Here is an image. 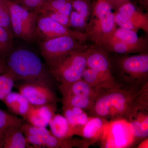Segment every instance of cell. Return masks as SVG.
<instances>
[{"label": "cell", "mask_w": 148, "mask_h": 148, "mask_svg": "<svg viewBox=\"0 0 148 148\" xmlns=\"http://www.w3.org/2000/svg\"><path fill=\"white\" fill-rule=\"evenodd\" d=\"M148 82L140 88L119 87L104 89L88 111L91 116L130 121L141 111L148 110Z\"/></svg>", "instance_id": "6da1fadb"}, {"label": "cell", "mask_w": 148, "mask_h": 148, "mask_svg": "<svg viewBox=\"0 0 148 148\" xmlns=\"http://www.w3.org/2000/svg\"><path fill=\"white\" fill-rule=\"evenodd\" d=\"M1 58H1L4 66L3 73L8 75L14 82L42 81L50 84L47 68L32 51L13 48Z\"/></svg>", "instance_id": "7a4b0ae2"}, {"label": "cell", "mask_w": 148, "mask_h": 148, "mask_svg": "<svg viewBox=\"0 0 148 148\" xmlns=\"http://www.w3.org/2000/svg\"><path fill=\"white\" fill-rule=\"evenodd\" d=\"M89 47L73 50L48 66L50 75L61 84L71 83L82 78L86 67Z\"/></svg>", "instance_id": "3957f363"}, {"label": "cell", "mask_w": 148, "mask_h": 148, "mask_svg": "<svg viewBox=\"0 0 148 148\" xmlns=\"http://www.w3.org/2000/svg\"><path fill=\"white\" fill-rule=\"evenodd\" d=\"M92 16L86 34L96 45L101 46L105 38L116 28L112 8L107 0H97L92 5Z\"/></svg>", "instance_id": "277c9868"}, {"label": "cell", "mask_w": 148, "mask_h": 148, "mask_svg": "<svg viewBox=\"0 0 148 148\" xmlns=\"http://www.w3.org/2000/svg\"><path fill=\"white\" fill-rule=\"evenodd\" d=\"M117 63L120 75L130 87L140 88L148 82L147 53L123 56Z\"/></svg>", "instance_id": "5b68a950"}, {"label": "cell", "mask_w": 148, "mask_h": 148, "mask_svg": "<svg viewBox=\"0 0 148 148\" xmlns=\"http://www.w3.org/2000/svg\"><path fill=\"white\" fill-rule=\"evenodd\" d=\"M99 142L104 148H128L135 143L129 122L123 119L108 121Z\"/></svg>", "instance_id": "8992f818"}, {"label": "cell", "mask_w": 148, "mask_h": 148, "mask_svg": "<svg viewBox=\"0 0 148 148\" xmlns=\"http://www.w3.org/2000/svg\"><path fill=\"white\" fill-rule=\"evenodd\" d=\"M83 43L70 36L56 37L40 42V53L48 67L72 51L87 48Z\"/></svg>", "instance_id": "52a82bcc"}, {"label": "cell", "mask_w": 148, "mask_h": 148, "mask_svg": "<svg viewBox=\"0 0 148 148\" xmlns=\"http://www.w3.org/2000/svg\"><path fill=\"white\" fill-rule=\"evenodd\" d=\"M36 34L37 37H39L42 40L62 36H70L84 42L88 39L85 33L72 30L42 14L37 19Z\"/></svg>", "instance_id": "ba28073f"}, {"label": "cell", "mask_w": 148, "mask_h": 148, "mask_svg": "<svg viewBox=\"0 0 148 148\" xmlns=\"http://www.w3.org/2000/svg\"><path fill=\"white\" fill-rule=\"evenodd\" d=\"M18 92L31 105L42 106L56 103L57 97L50 85L42 81L24 82L18 86Z\"/></svg>", "instance_id": "9c48e42d"}, {"label": "cell", "mask_w": 148, "mask_h": 148, "mask_svg": "<svg viewBox=\"0 0 148 148\" xmlns=\"http://www.w3.org/2000/svg\"><path fill=\"white\" fill-rule=\"evenodd\" d=\"M86 66L97 72L113 88L121 85L115 79L112 71L110 61L107 53L103 49L89 47Z\"/></svg>", "instance_id": "30bf717a"}, {"label": "cell", "mask_w": 148, "mask_h": 148, "mask_svg": "<svg viewBox=\"0 0 148 148\" xmlns=\"http://www.w3.org/2000/svg\"><path fill=\"white\" fill-rule=\"evenodd\" d=\"M108 121L100 117L89 116L88 121L79 130L76 135L82 138L85 148L100 141Z\"/></svg>", "instance_id": "8fae6325"}, {"label": "cell", "mask_w": 148, "mask_h": 148, "mask_svg": "<svg viewBox=\"0 0 148 148\" xmlns=\"http://www.w3.org/2000/svg\"><path fill=\"white\" fill-rule=\"evenodd\" d=\"M56 103L34 106L30 107L24 119L32 125L38 127H46L56 114Z\"/></svg>", "instance_id": "7c38bea8"}, {"label": "cell", "mask_w": 148, "mask_h": 148, "mask_svg": "<svg viewBox=\"0 0 148 148\" xmlns=\"http://www.w3.org/2000/svg\"><path fill=\"white\" fill-rule=\"evenodd\" d=\"M58 88L63 96L79 95L95 99L104 90L92 87L82 78L71 83L60 84Z\"/></svg>", "instance_id": "4fadbf2b"}, {"label": "cell", "mask_w": 148, "mask_h": 148, "mask_svg": "<svg viewBox=\"0 0 148 148\" xmlns=\"http://www.w3.org/2000/svg\"><path fill=\"white\" fill-rule=\"evenodd\" d=\"M116 11L129 18L138 30L143 29L148 33V14L140 11L130 1L121 5Z\"/></svg>", "instance_id": "5bb4252c"}, {"label": "cell", "mask_w": 148, "mask_h": 148, "mask_svg": "<svg viewBox=\"0 0 148 148\" xmlns=\"http://www.w3.org/2000/svg\"><path fill=\"white\" fill-rule=\"evenodd\" d=\"M113 42H120L129 44L147 45L146 40L138 36L137 32L120 27L116 28L103 40L101 46L105 43Z\"/></svg>", "instance_id": "9a60e30c"}, {"label": "cell", "mask_w": 148, "mask_h": 148, "mask_svg": "<svg viewBox=\"0 0 148 148\" xmlns=\"http://www.w3.org/2000/svg\"><path fill=\"white\" fill-rule=\"evenodd\" d=\"M1 101L13 113L25 118L29 110L30 104L20 92L11 91Z\"/></svg>", "instance_id": "2e32d148"}, {"label": "cell", "mask_w": 148, "mask_h": 148, "mask_svg": "<svg viewBox=\"0 0 148 148\" xmlns=\"http://www.w3.org/2000/svg\"><path fill=\"white\" fill-rule=\"evenodd\" d=\"M48 125L50 127L51 132L57 138L69 139L75 135L73 127L64 116L55 114Z\"/></svg>", "instance_id": "e0dca14e"}, {"label": "cell", "mask_w": 148, "mask_h": 148, "mask_svg": "<svg viewBox=\"0 0 148 148\" xmlns=\"http://www.w3.org/2000/svg\"><path fill=\"white\" fill-rule=\"evenodd\" d=\"M32 148L28 145L20 127L9 130L3 134L0 148Z\"/></svg>", "instance_id": "ac0fdd59"}, {"label": "cell", "mask_w": 148, "mask_h": 148, "mask_svg": "<svg viewBox=\"0 0 148 148\" xmlns=\"http://www.w3.org/2000/svg\"><path fill=\"white\" fill-rule=\"evenodd\" d=\"M62 108L64 116L73 127L75 135L76 132L87 122L89 116L84 110L78 107L63 106Z\"/></svg>", "instance_id": "d6986e66"}, {"label": "cell", "mask_w": 148, "mask_h": 148, "mask_svg": "<svg viewBox=\"0 0 148 148\" xmlns=\"http://www.w3.org/2000/svg\"><path fill=\"white\" fill-rule=\"evenodd\" d=\"M148 110L141 111L129 121L131 130L135 139L136 140H144L148 136Z\"/></svg>", "instance_id": "ffe728a7"}, {"label": "cell", "mask_w": 148, "mask_h": 148, "mask_svg": "<svg viewBox=\"0 0 148 148\" xmlns=\"http://www.w3.org/2000/svg\"><path fill=\"white\" fill-rule=\"evenodd\" d=\"M109 51L119 54L130 53H145L147 45H145L129 44L120 42L105 43L102 45Z\"/></svg>", "instance_id": "44dd1931"}, {"label": "cell", "mask_w": 148, "mask_h": 148, "mask_svg": "<svg viewBox=\"0 0 148 148\" xmlns=\"http://www.w3.org/2000/svg\"><path fill=\"white\" fill-rule=\"evenodd\" d=\"M95 98L79 95L63 96V106L78 107L84 111H88L91 108Z\"/></svg>", "instance_id": "7402d4cb"}, {"label": "cell", "mask_w": 148, "mask_h": 148, "mask_svg": "<svg viewBox=\"0 0 148 148\" xmlns=\"http://www.w3.org/2000/svg\"><path fill=\"white\" fill-rule=\"evenodd\" d=\"M82 79L92 87L100 89H110L112 87L94 70L86 67L83 73Z\"/></svg>", "instance_id": "603a6c76"}, {"label": "cell", "mask_w": 148, "mask_h": 148, "mask_svg": "<svg viewBox=\"0 0 148 148\" xmlns=\"http://www.w3.org/2000/svg\"><path fill=\"white\" fill-rule=\"evenodd\" d=\"M22 120L0 109V132L3 134L9 130L20 127Z\"/></svg>", "instance_id": "cb8c5ba5"}, {"label": "cell", "mask_w": 148, "mask_h": 148, "mask_svg": "<svg viewBox=\"0 0 148 148\" xmlns=\"http://www.w3.org/2000/svg\"><path fill=\"white\" fill-rule=\"evenodd\" d=\"M13 37L5 29L0 27V50L2 53L1 57L4 56L14 48Z\"/></svg>", "instance_id": "d4e9b609"}, {"label": "cell", "mask_w": 148, "mask_h": 148, "mask_svg": "<svg viewBox=\"0 0 148 148\" xmlns=\"http://www.w3.org/2000/svg\"><path fill=\"white\" fill-rule=\"evenodd\" d=\"M70 0H47L44 3L38 13L42 14L51 12L58 11Z\"/></svg>", "instance_id": "484cf974"}, {"label": "cell", "mask_w": 148, "mask_h": 148, "mask_svg": "<svg viewBox=\"0 0 148 148\" xmlns=\"http://www.w3.org/2000/svg\"><path fill=\"white\" fill-rule=\"evenodd\" d=\"M0 27L5 29L11 36L13 37L14 35L11 24L10 12L7 3L0 9Z\"/></svg>", "instance_id": "4316f807"}, {"label": "cell", "mask_w": 148, "mask_h": 148, "mask_svg": "<svg viewBox=\"0 0 148 148\" xmlns=\"http://www.w3.org/2000/svg\"><path fill=\"white\" fill-rule=\"evenodd\" d=\"M73 8L87 19L90 14V4L88 0H72Z\"/></svg>", "instance_id": "83f0119b"}, {"label": "cell", "mask_w": 148, "mask_h": 148, "mask_svg": "<svg viewBox=\"0 0 148 148\" xmlns=\"http://www.w3.org/2000/svg\"><path fill=\"white\" fill-rule=\"evenodd\" d=\"M69 19L70 27L80 29L87 27V19L77 11H72L69 16Z\"/></svg>", "instance_id": "f1b7e54d"}, {"label": "cell", "mask_w": 148, "mask_h": 148, "mask_svg": "<svg viewBox=\"0 0 148 148\" xmlns=\"http://www.w3.org/2000/svg\"><path fill=\"white\" fill-rule=\"evenodd\" d=\"M114 14V18L116 24L118 25L120 28L129 29L137 32L138 29L133 25L131 21L126 16L120 13L117 11Z\"/></svg>", "instance_id": "f546056e"}, {"label": "cell", "mask_w": 148, "mask_h": 148, "mask_svg": "<svg viewBox=\"0 0 148 148\" xmlns=\"http://www.w3.org/2000/svg\"><path fill=\"white\" fill-rule=\"evenodd\" d=\"M47 0H18V4L27 10L38 13Z\"/></svg>", "instance_id": "4dcf8cb0"}, {"label": "cell", "mask_w": 148, "mask_h": 148, "mask_svg": "<svg viewBox=\"0 0 148 148\" xmlns=\"http://www.w3.org/2000/svg\"><path fill=\"white\" fill-rule=\"evenodd\" d=\"M42 14L49 16L51 18L57 21L58 23L63 24L64 26L68 27H70L69 16L64 15L60 13L59 12H51Z\"/></svg>", "instance_id": "1f68e13d"}, {"label": "cell", "mask_w": 148, "mask_h": 148, "mask_svg": "<svg viewBox=\"0 0 148 148\" xmlns=\"http://www.w3.org/2000/svg\"><path fill=\"white\" fill-rule=\"evenodd\" d=\"M27 143L30 147H45L42 139L35 135L24 134Z\"/></svg>", "instance_id": "d6a6232c"}, {"label": "cell", "mask_w": 148, "mask_h": 148, "mask_svg": "<svg viewBox=\"0 0 148 148\" xmlns=\"http://www.w3.org/2000/svg\"><path fill=\"white\" fill-rule=\"evenodd\" d=\"M15 82L13 80L0 86V100L2 101L8 93L11 92Z\"/></svg>", "instance_id": "836d02e7"}, {"label": "cell", "mask_w": 148, "mask_h": 148, "mask_svg": "<svg viewBox=\"0 0 148 148\" xmlns=\"http://www.w3.org/2000/svg\"><path fill=\"white\" fill-rule=\"evenodd\" d=\"M72 0H70L68 2L66 3L64 6L61 8L58 12L66 16H70L71 12L73 6H72Z\"/></svg>", "instance_id": "e575fe53"}, {"label": "cell", "mask_w": 148, "mask_h": 148, "mask_svg": "<svg viewBox=\"0 0 148 148\" xmlns=\"http://www.w3.org/2000/svg\"><path fill=\"white\" fill-rule=\"evenodd\" d=\"M129 1L130 0H107L110 4L112 8L116 10L121 5Z\"/></svg>", "instance_id": "d590c367"}, {"label": "cell", "mask_w": 148, "mask_h": 148, "mask_svg": "<svg viewBox=\"0 0 148 148\" xmlns=\"http://www.w3.org/2000/svg\"><path fill=\"white\" fill-rule=\"evenodd\" d=\"M12 80L13 79L7 74L5 73L1 74L0 75V86L5 84Z\"/></svg>", "instance_id": "8d00e7d4"}, {"label": "cell", "mask_w": 148, "mask_h": 148, "mask_svg": "<svg viewBox=\"0 0 148 148\" xmlns=\"http://www.w3.org/2000/svg\"><path fill=\"white\" fill-rule=\"evenodd\" d=\"M137 148H148V139L147 138H145L142 140L138 145Z\"/></svg>", "instance_id": "74e56055"}, {"label": "cell", "mask_w": 148, "mask_h": 148, "mask_svg": "<svg viewBox=\"0 0 148 148\" xmlns=\"http://www.w3.org/2000/svg\"><path fill=\"white\" fill-rule=\"evenodd\" d=\"M4 72V66L1 58H0V75L3 73Z\"/></svg>", "instance_id": "f35d334b"}, {"label": "cell", "mask_w": 148, "mask_h": 148, "mask_svg": "<svg viewBox=\"0 0 148 148\" xmlns=\"http://www.w3.org/2000/svg\"><path fill=\"white\" fill-rule=\"evenodd\" d=\"M139 1L142 5L147 7L148 0H139Z\"/></svg>", "instance_id": "ab89813d"}, {"label": "cell", "mask_w": 148, "mask_h": 148, "mask_svg": "<svg viewBox=\"0 0 148 148\" xmlns=\"http://www.w3.org/2000/svg\"><path fill=\"white\" fill-rule=\"evenodd\" d=\"M6 4V0H0V9Z\"/></svg>", "instance_id": "60d3db41"}, {"label": "cell", "mask_w": 148, "mask_h": 148, "mask_svg": "<svg viewBox=\"0 0 148 148\" xmlns=\"http://www.w3.org/2000/svg\"><path fill=\"white\" fill-rule=\"evenodd\" d=\"M3 134L1 132H0V141L1 140L2 138Z\"/></svg>", "instance_id": "b9f144b4"}, {"label": "cell", "mask_w": 148, "mask_h": 148, "mask_svg": "<svg viewBox=\"0 0 148 148\" xmlns=\"http://www.w3.org/2000/svg\"><path fill=\"white\" fill-rule=\"evenodd\" d=\"M2 56V53L1 52V51L0 50V57H1Z\"/></svg>", "instance_id": "7bdbcfd3"}]
</instances>
